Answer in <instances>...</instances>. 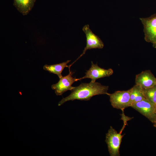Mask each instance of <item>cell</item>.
<instances>
[{"label":"cell","instance_id":"cell-1","mask_svg":"<svg viewBox=\"0 0 156 156\" xmlns=\"http://www.w3.org/2000/svg\"><path fill=\"white\" fill-rule=\"evenodd\" d=\"M109 88L108 86L103 85L96 82L82 83L78 86L74 87L69 95L63 98L59 102L58 106L68 101L75 100L88 101L96 95L107 94Z\"/></svg>","mask_w":156,"mask_h":156},{"label":"cell","instance_id":"cell-2","mask_svg":"<svg viewBox=\"0 0 156 156\" xmlns=\"http://www.w3.org/2000/svg\"><path fill=\"white\" fill-rule=\"evenodd\" d=\"M122 131L119 133L111 126L106 134L105 142L107 146L110 156H120L119 149L122 139L124 134L121 135Z\"/></svg>","mask_w":156,"mask_h":156},{"label":"cell","instance_id":"cell-3","mask_svg":"<svg viewBox=\"0 0 156 156\" xmlns=\"http://www.w3.org/2000/svg\"><path fill=\"white\" fill-rule=\"evenodd\" d=\"M140 19L144 27L145 40L151 43L153 47L156 48V13L148 17Z\"/></svg>","mask_w":156,"mask_h":156},{"label":"cell","instance_id":"cell-4","mask_svg":"<svg viewBox=\"0 0 156 156\" xmlns=\"http://www.w3.org/2000/svg\"><path fill=\"white\" fill-rule=\"evenodd\" d=\"M131 89L127 90L117 91L112 94L107 93L109 101L112 107L115 108L123 110L130 107Z\"/></svg>","mask_w":156,"mask_h":156},{"label":"cell","instance_id":"cell-5","mask_svg":"<svg viewBox=\"0 0 156 156\" xmlns=\"http://www.w3.org/2000/svg\"><path fill=\"white\" fill-rule=\"evenodd\" d=\"M82 30L86 35V44L82 53L75 62L71 65L68 66L70 68L71 66L76 61L85 54L87 50L93 49H102L104 47V44L101 39L97 35L93 32L90 28L89 25H85L82 28Z\"/></svg>","mask_w":156,"mask_h":156},{"label":"cell","instance_id":"cell-6","mask_svg":"<svg viewBox=\"0 0 156 156\" xmlns=\"http://www.w3.org/2000/svg\"><path fill=\"white\" fill-rule=\"evenodd\" d=\"M131 107L144 116L153 123L156 122V106L145 99L133 104Z\"/></svg>","mask_w":156,"mask_h":156},{"label":"cell","instance_id":"cell-7","mask_svg":"<svg viewBox=\"0 0 156 156\" xmlns=\"http://www.w3.org/2000/svg\"><path fill=\"white\" fill-rule=\"evenodd\" d=\"M69 73L67 75L62 77L57 83L51 85V88L55 91L57 95H61L68 90L71 91L74 88L72 86L75 82L80 80L79 78L73 77L72 76L73 74L69 69Z\"/></svg>","mask_w":156,"mask_h":156},{"label":"cell","instance_id":"cell-8","mask_svg":"<svg viewBox=\"0 0 156 156\" xmlns=\"http://www.w3.org/2000/svg\"><path fill=\"white\" fill-rule=\"evenodd\" d=\"M113 73V70L112 68L105 69L101 68L98 66L97 64H94L92 61L90 68L86 71L85 73V75L80 78L79 79L80 80L83 79L90 78L91 79V82H94L96 79L109 77L112 75Z\"/></svg>","mask_w":156,"mask_h":156},{"label":"cell","instance_id":"cell-9","mask_svg":"<svg viewBox=\"0 0 156 156\" xmlns=\"http://www.w3.org/2000/svg\"><path fill=\"white\" fill-rule=\"evenodd\" d=\"M135 83L143 89L148 88L156 85V78L150 70L142 71L136 75Z\"/></svg>","mask_w":156,"mask_h":156},{"label":"cell","instance_id":"cell-10","mask_svg":"<svg viewBox=\"0 0 156 156\" xmlns=\"http://www.w3.org/2000/svg\"><path fill=\"white\" fill-rule=\"evenodd\" d=\"M13 5L23 15H27L34 6L36 0H14Z\"/></svg>","mask_w":156,"mask_h":156},{"label":"cell","instance_id":"cell-11","mask_svg":"<svg viewBox=\"0 0 156 156\" xmlns=\"http://www.w3.org/2000/svg\"><path fill=\"white\" fill-rule=\"evenodd\" d=\"M71 60H68L60 64L51 65L45 64L43 68L45 70L47 71L50 73L57 75L59 78L62 77V73L65 68L68 67L67 64Z\"/></svg>","mask_w":156,"mask_h":156},{"label":"cell","instance_id":"cell-12","mask_svg":"<svg viewBox=\"0 0 156 156\" xmlns=\"http://www.w3.org/2000/svg\"><path fill=\"white\" fill-rule=\"evenodd\" d=\"M145 98L156 106V85L151 87L142 88Z\"/></svg>","mask_w":156,"mask_h":156},{"label":"cell","instance_id":"cell-13","mask_svg":"<svg viewBox=\"0 0 156 156\" xmlns=\"http://www.w3.org/2000/svg\"><path fill=\"white\" fill-rule=\"evenodd\" d=\"M142 88L140 86L136 84L130 88L131 90L130 97V107L133 103L135 97Z\"/></svg>","mask_w":156,"mask_h":156},{"label":"cell","instance_id":"cell-14","mask_svg":"<svg viewBox=\"0 0 156 156\" xmlns=\"http://www.w3.org/2000/svg\"><path fill=\"white\" fill-rule=\"evenodd\" d=\"M144 99L145 98L143 94L142 88L135 97L132 105L135 103L141 101Z\"/></svg>","mask_w":156,"mask_h":156},{"label":"cell","instance_id":"cell-15","mask_svg":"<svg viewBox=\"0 0 156 156\" xmlns=\"http://www.w3.org/2000/svg\"><path fill=\"white\" fill-rule=\"evenodd\" d=\"M153 126L155 127L156 128V122L153 123Z\"/></svg>","mask_w":156,"mask_h":156},{"label":"cell","instance_id":"cell-16","mask_svg":"<svg viewBox=\"0 0 156 156\" xmlns=\"http://www.w3.org/2000/svg\"></svg>","mask_w":156,"mask_h":156}]
</instances>
